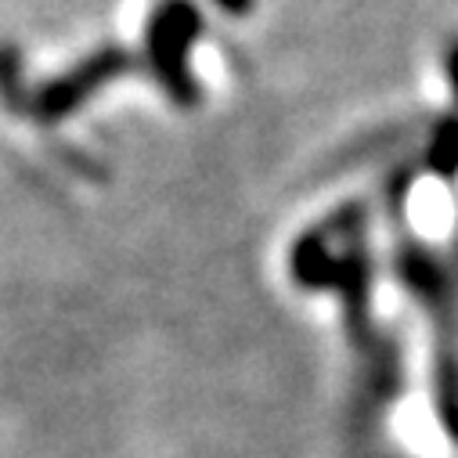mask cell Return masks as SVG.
<instances>
[{
  "label": "cell",
  "instance_id": "6",
  "mask_svg": "<svg viewBox=\"0 0 458 458\" xmlns=\"http://www.w3.org/2000/svg\"><path fill=\"white\" fill-rule=\"evenodd\" d=\"M447 80H451V90H454V98H458V47L447 55Z\"/></svg>",
  "mask_w": 458,
  "mask_h": 458
},
{
  "label": "cell",
  "instance_id": "3",
  "mask_svg": "<svg viewBox=\"0 0 458 458\" xmlns=\"http://www.w3.org/2000/svg\"><path fill=\"white\" fill-rule=\"evenodd\" d=\"M433 404L444 433L458 444V351L451 343H440L433 358Z\"/></svg>",
  "mask_w": 458,
  "mask_h": 458
},
{
  "label": "cell",
  "instance_id": "5",
  "mask_svg": "<svg viewBox=\"0 0 458 458\" xmlns=\"http://www.w3.org/2000/svg\"><path fill=\"white\" fill-rule=\"evenodd\" d=\"M216 8H224L227 15H246L253 8V0H216Z\"/></svg>",
  "mask_w": 458,
  "mask_h": 458
},
{
  "label": "cell",
  "instance_id": "2",
  "mask_svg": "<svg viewBox=\"0 0 458 458\" xmlns=\"http://www.w3.org/2000/svg\"><path fill=\"white\" fill-rule=\"evenodd\" d=\"M202 33V15L191 0H163L152 12L145 30V58L156 76V83L170 94L174 105L191 108L199 101V87L188 69L191 44Z\"/></svg>",
  "mask_w": 458,
  "mask_h": 458
},
{
  "label": "cell",
  "instance_id": "4",
  "mask_svg": "<svg viewBox=\"0 0 458 458\" xmlns=\"http://www.w3.org/2000/svg\"><path fill=\"white\" fill-rule=\"evenodd\" d=\"M426 163L433 174H440L447 181L458 177V116L440 120V127L433 131V145H429Z\"/></svg>",
  "mask_w": 458,
  "mask_h": 458
},
{
  "label": "cell",
  "instance_id": "1",
  "mask_svg": "<svg viewBox=\"0 0 458 458\" xmlns=\"http://www.w3.org/2000/svg\"><path fill=\"white\" fill-rule=\"evenodd\" d=\"M134 65H138V58L127 55L123 47H101L94 58L80 62L72 72L55 76L33 90H22V83L15 76V51H4L0 55V87H4V98L12 101V108L26 112L37 123H62L90 94H98L116 76H127V69H134Z\"/></svg>",
  "mask_w": 458,
  "mask_h": 458
}]
</instances>
